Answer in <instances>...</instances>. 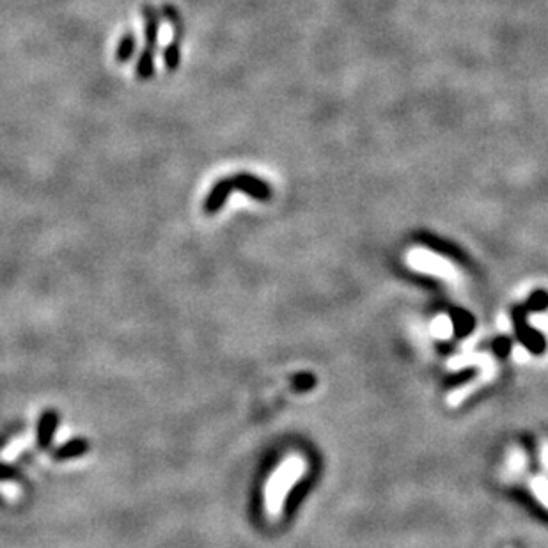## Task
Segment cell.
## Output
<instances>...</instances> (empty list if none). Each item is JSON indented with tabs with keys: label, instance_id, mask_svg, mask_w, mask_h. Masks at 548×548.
Masks as SVG:
<instances>
[{
	"label": "cell",
	"instance_id": "1",
	"mask_svg": "<svg viewBox=\"0 0 548 548\" xmlns=\"http://www.w3.org/2000/svg\"><path fill=\"white\" fill-rule=\"evenodd\" d=\"M231 183H233V190H239L247 194L249 197L256 199V201H270L272 199V187L261 177L254 176L249 172H238L231 176Z\"/></svg>",
	"mask_w": 548,
	"mask_h": 548
},
{
	"label": "cell",
	"instance_id": "2",
	"mask_svg": "<svg viewBox=\"0 0 548 548\" xmlns=\"http://www.w3.org/2000/svg\"><path fill=\"white\" fill-rule=\"evenodd\" d=\"M231 192H233V183H231V176L229 177H220L215 185L212 187V190L208 192L205 199V208L206 215H215L222 210V206L226 205L227 199H229Z\"/></svg>",
	"mask_w": 548,
	"mask_h": 548
},
{
	"label": "cell",
	"instance_id": "3",
	"mask_svg": "<svg viewBox=\"0 0 548 548\" xmlns=\"http://www.w3.org/2000/svg\"><path fill=\"white\" fill-rule=\"evenodd\" d=\"M143 16H144V36H146V46H144V48L157 53L158 36H160V11L153 6H144Z\"/></svg>",
	"mask_w": 548,
	"mask_h": 548
},
{
	"label": "cell",
	"instance_id": "4",
	"mask_svg": "<svg viewBox=\"0 0 548 548\" xmlns=\"http://www.w3.org/2000/svg\"><path fill=\"white\" fill-rule=\"evenodd\" d=\"M137 50V36L133 32H126L119 39L118 50H115V61L119 64H126L133 59Z\"/></svg>",
	"mask_w": 548,
	"mask_h": 548
},
{
	"label": "cell",
	"instance_id": "5",
	"mask_svg": "<svg viewBox=\"0 0 548 548\" xmlns=\"http://www.w3.org/2000/svg\"><path fill=\"white\" fill-rule=\"evenodd\" d=\"M155 56H157V53L151 52V50L148 48H144L143 52L139 53L135 63L137 78L150 80L155 77V71H157V68H155Z\"/></svg>",
	"mask_w": 548,
	"mask_h": 548
},
{
	"label": "cell",
	"instance_id": "6",
	"mask_svg": "<svg viewBox=\"0 0 548 548\" xmlns=\"http://www.w3.org/2000/svg\"><path fill=\"white\" fill-rule=\"evenodd\" d=\"M162 13H163V18H165V20L170 24V27H172L174 39L183 41V36H185L183 16H181V13L177 11V7L172 6V4H163Z\"/></svg>",
	"mask_w": 548,
	"mask_h": 548
},
{
	"label": "cell",
	"instance_id": "7",
	"mask_svg": "<svg viewBox=\"0 0 548 548\" xmlns=\"http://www.w3.org/2000/svg\"><path fill=\"white\" fill-rule=\"evenodd\" d=\"M162 59L163 64H165V70L169 71V73H176L181 64V41L172 39V41L163 48Z\"/></svg>",
	"mask_w": 548,
	"mask_h": 548
},
{
	"label": "cell",
	"instance_id": "8",
	"mask_svg": "<svg viewBox=\"0 0 548 548\" xmlns=\"http://www.w3.org/2000/svg\"><path fill=\"white\" fill-rule=\"evenodd\" d=\"M520 339L524 341L525 346L529 348V350H532L534 353H543V350H545V339L542 337V334L536 332V330H532L531 326L527 325H522L520 329Z\"/></svg>",
	"mask_w": 548,
	"mask_h": 548
},
{
	"label": "cell",
	"instance_id": "9",
	"mask_svg": "<svg viewBox=\"0 0 548 548\" xmlns=\"http://www.w3.org/2000/svg\"><path fill=\"white\" fill-rule=\"evenodd\" d=\"M529 307L531 309H536V311H543L548 307V295L545 291H538L534 293V295L531 296V300H529Z\"/></svg>",
	"mask_w": 548,
	"mask_h": 548
},
{
	"label": "cell",
	"instance_id": "10",
	"mask_svg": "<svg viewBox=\"0 0 548 548\" xmlns=\"http://www.w3.org/2000/svg\"><path fill=\"white\" fill-rule=\"evenodd\" d=\"M455 318H456V325H458L460 332H467V330L470 329L472 319L469 318V316L460 313V311H458V313H455Z\"/></svg>",
	"mask_w": 548,
	"mask_h": 548
},
{
	"label": "cell",
	"instance_id": "11",
	"mask_svg": "<svg viewBox=\"0 0 548 548\" xmlns=\"http://www.w3.org/2000/svg\"><path fill=\"white\" fill-rule=\"evenodd\" d=\"M300 380H302V382H296V386H299L300 389H306V387H309L311 383H313V382H311V378H307V376H302V378H300Z\"/></svg>",
	"mask_w": 548,
	"mask_h": 548
}]
</instances>
